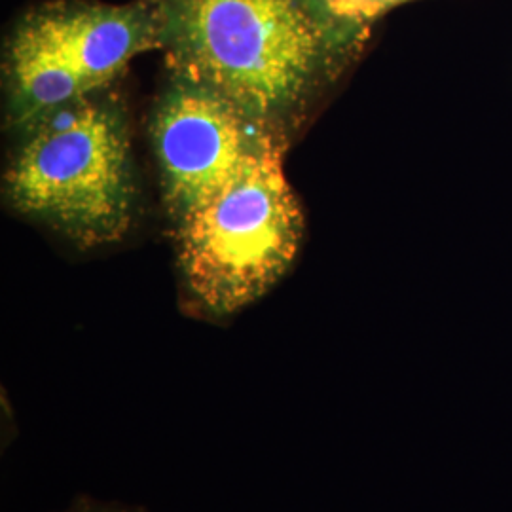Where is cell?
Wrapping results in <instances>:
<instances>
[{"mask_svg": "<svg viewBox=\"0 0 512 512\" xmlns=\"http://www.w3.org/2000/svg\"><path fill=\"white\" fill-rule=\"evenodd\" d=\"M173 74L224 95L285 135L366 37L319 0H150Z\"/></svg>", "mask_w": 512, "mask_h": 512, "instance_id": "1", "label": "cell"}, {"mask_svg": "<svg viewBox=\"0 0 512 512\" xmlns=\"http://www.w3.org/2000/svg\"><path fill=\"white\" fill-rule=\"evenodd\" d=\"M4 192L21 215L82 249L118 243L135 213L124 110L101 92L40 118L23 131Z\"/></svg>", "mask_w": 512, "mask_h": 512, "instance_id": "2", "label": "cell"}, {"mask_svg": "<svg viewBox=\"0 0 512 512\" xmlns=\"http://www.w3.org/2000/svg\"><path fill=\"white\" fill-rule=\"evenodd\" d=\"M184 302L222 321L253 306L287 274L304 217L272 137L238 175L175 228Z\"/></svg>", "mask_w": 512, "mask_h": 512, "instance_id": "3", "label": "cell"}, {"mask_svg": "<svg viewBox=\"0 0 512 512\" xmlns=\"http://www.w3.org/2000/svg\"><path fill=\"white\" fill-rule=\"evenodd\" d=\"M160 50L150 0H52L19 19L4 48L6 116L25 131L40 118L101 93L133 57Z\"/></svg>", "mask_w": 512, "mask_h": 512, "instance_id": "4", "label": "cell"}, {"mask_svg": "<svg viewBox=\"0 0 512 512\" xmlns=\"http://www.w3.org/2000/svg\"><path fill=\"white\" fill-rule=\"evenodd\" d=\"M150 133L175 228L219 194L272 137H281L213 88L173 73L152 112Z\"/></svg>", "mask_w": 512, "mask_h": 512, "instance_id": "5", "label": "cell"}, {"mask_svg": "<svg viewBox=\"0 0 512 512\" xmlns=\"http://www.w3.org/2000/svg\"><path fill=\"white\" fill-rule=\"evenodd\" d=\"M330 18L351 33L368 37L370 25L412 0H319Z\"/></svg>", "mask_w": 512, "mask_h": 512, "instance_id": "6", "label": "cell"}, {"mask_svg": "<svg viewBox=\"0 0 512 512\" xmlns=\"http://www.w3.org/2000/svg\"><path fill=\"white\" fill-rule=\"evenodd\" d=\"M63 512H145L143 509H135L128 505H118V503H107V501H97L92 497H80L76 499L73 505Z\"/></svg>", "mask_w": 512, "mask_h": 512, "instance_id": "7", "label": "cell"}]
</instances>
